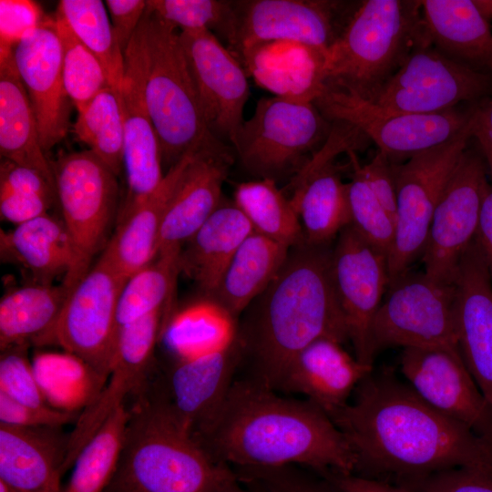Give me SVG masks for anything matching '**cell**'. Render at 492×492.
<instances>
[{"label": "cell", "instance_id": "cell-1", "mask_svg": "<svg viewBox=\"0 0 492 492\" xmlns=\"http://www.w3.org/2000/svg\"><path fill=\"white\" fill-rule=\"evenodd\" d=\"M330 417L354 455V475L402 487L454 468L492 472V441L433 407L390 371L373 370Z\"/></svg>", "mask_w": 492, "mask_h": 492}, {"label": "cell", "instance_id": "cell-2", "mask_svg": "<svg viewBox=\"0 0 492 492\" xmlns=\"http://www.w3.org/2000/svg\"><path fill=\"white\" fill-rule=\"evenodd\" d=\"M195 436L216 461L229 466H302L320 476L354 473L349 444L322 408L248 378L234 380Z\"/></svg>", "mask_w": 492, "mask_h": 492}, {"label": "cell", "instance_id": "cell-3", "mask_svg": "<svg viewBox=\"0 0 492 492\" xmlns=\"http://www.w3.org/2000/svg\"><path fill=\"white\" fill-rule=\"evenodd\" d=\"M332 250L306 241L292 247L278 274L246 308L238 327L246 378L278 391L307 345L320 338L349 341L332 279Z\"/></svg>", "mask_w": 492, "mask_h": 492}, {"label": "cell", "instance_id": "cell-4", "mask_svg": "<svg viewBox=\"0 0 492 492\" xmlns=\"http://www.w3.org/2000/svg\"><path fill=\"white\" fill-rule=\"evenodd\" d=\"M135 397L104 492H217L232 470L204 448L169 394H150L147 384Z\"/></svg>", "mask_w": 492, "mask_h": 492}, {"label": "cell", "instance_id": "cell-5", "mask_svg": "<svg viewBox=\"0 0 492 492\" xmlns=\"http://www.w3.org/2000/svg\"><path fill=\"white\" fill-rule=\"evenodd\" d=\"M144 50L146 100L162 163L169 169L189 154L230 148L208 128L178 28L148 5Z\"/></svg>", "mask_w": 492, "mask_h": 492}, {"label": "cell", "instance_id": "cell-6", "mask_svg": "<svg viewBox=\"0 0 492 492\" xmlns=\"http://www.w3.org/2000/svg\"><path fill=\"white\" fill-rule=\"evenodd\" d=\"M421 1L367 0L328 49L325 83L373 101L425 36Z\"/></svg>", "mask_w": 492, "mask_h": 492}, {"label": "cell", "instance_id": "cell-7", "mask_svg": "<svg viewBox=\"0 0 492 492\" xmlns=\"http://www.w3.org/2000/svg\"><path fill=\"white\" fill-rule=\"evenodd\" d=\"M51 164L61 219L75 253L74 266L62 282L69 292L110 239L119 211L118 176L89 149L61 154Z\"/></svg>", "mask_w": 492, "mask_h": 492}, {"label": "cell", "instance_id": "cell-8", "mask_svg": "<svg viewBox=\"0 0 492 492\" xmlns=\"http://www.w3.org/2000/svg\"><path fill=\"white\" fill-rule=\"evenodd\" d=\"M333 128L313 102L261 97L231 142L243 167L261 179L296 173L327 140Z\"/></svg>", "mask_w": 492, "mask_h": 492}, {"label": "cell", "instance_id": "cell-9", "mask_svg": "<svg viewBox=\"0 0 492 492\" xmlns=\"http://www.w3.org/2000/svg\"><path fill=\"white\" fill-rule=\"evenodd\" d=\"M471 138L469 118L445 143L419 152L405 163L392 162L396 219L388 254L389 280L410 270L421 258L436 205Z\"/></svg>", "mask_w": 492, "mask_h": 492}, {"label": "cell", "instance_id": "cell-10", "mask_svg": "<svg viewBox=\"0 0 492 492\" xmlns=\"http://www.w3.org/2000/svg\"><path fill=\"white\" fill-rule=\"evenodd\" d=\"M313 103L328 120L346 123L369 138L394 163L449 140L471 114V107L434 114L395 112L326 83Z\"/></svg>", "mask_w": 492, "mask_h": 492}, {"label": "cell", "instance_id": "cell-11", "mask_svg": "<svg viewBox=\"0 0 492 492\" xmlns=\"http://www.w3.org/2000/svg\"><path fill=\"white\" fill-rule=\"evenodd\" d=\"M454 283L408 270L389 280L372 327L375 356L392 347H457Z\"/></svg>", "mask_w": 492, "mask_h": 492}, {"label": "cell", "instance_id": "cell-12", "mask_svg": "<svg viewBox=\"0 0 492 492\" xmlns=\"http://www.w3.org/2000/svg\"><path fill=\"white\" fill-rule=\"evenodd\" d=\"M415 44L372 101L391 111L434 114L467 101L477 102L492 89V77L429 46Z\"/></svg>", "mask_w": 492, "mask_h": 492}, {"label": "cell", "instance_id": "cell-13", "mask_svg": "<svg viewBox=\"0 0 492 492\" xmlns=\"http://www.w3.org/2000/svg\"><path fill=\"white\" fill-rule=\"evenodd\" d=\"M126 280L100 259L69 291L52 329L37 344H56L108 378L118 336L117 307Z\"/></svg>", "mask_w": 492, "mask_h": 492}, {"label": "cell", "instance_id": "cell-14", "mask_svg": "<svg viewBox=\"0 0 492 492\" xmlns=\"http://www.w3.org/2000/svg\"><path fill=\"white\" fill-rule=\"evenodd\" d=\"M331 273L354 356L373 366L372 327L389 283L388 256L350 224L333 243Z\"/></svg>", "mask_w": 492, "mask_h": 492}, {"label": "cell", "instance_id": "cell-15", "mask_svg": "<svg viewBox=\"0 0 492 492\" xmlns=\"http://www.w3.org/2000/svg\"><path fill=\"white\" fill-rule=\"evenodd\" d=\"M341 3L321 0H231L228 22L220 35L238 57L261 43L294 41L328 49L342 33L335 26Z\"/></svg>", "mask_w": 492, "mask_h": 492}, {"label": "cell", "instance_id": "cell-16", "mask_svg": "<svg viewBox=\"0 0 492 492\" xmlns=\"http://www.w3.org/2000/svg\"><path fill=\"white\" fill-rule=\"evenodd\" d=\"M487 183L484 159L466 149L436 205L420 258L431 278L454 283L461 256L476 238Z\"/></svg>", "mask_w": 492, "mask_h": 492}, {"label": "cell", "instance_id": "cell-17", "mask_svg": "<svg viewBox=\"0 0 492 492\" xmlns=\"http://www.w3.org/2000/svg\"><path fill=\"white\" fill-rule=\"evenodd\" d=\"M118 97L124 125L123 169L128 190L116 224L139 206L165 175L159 140L145 94L144 16L124 53V76Z\"/></svg>", "mask_w": 492, "mask_h": 492}, {"label": "cell", "instance_id": "cell-18", "mask_svg": "<svg viewBox=\"0 0 492 492\" xmlns=\"http://www.w3.org/2000/svg\"><path fill=\"white\" fill-rule=\"evenodd\" d=\"M166 319V310L120 326L108 380L88 403L68 434L65 470L71 467L84 446L128 395H136L147 384L154 351Z\"/></svg>", "mask_w": 492, "mask_h": 492}, {"label": "cell", "instance_id": "cell-19", "mask_svg": "<svg viewBox=\"0 0 492 492\" xmlns=\"http://www.w3.org/2000/svg\"><path fill=\"white\" fill-rule=\"evenodd\" d=\"M179 38L208 128L231 144L244 121L249 76L211 31H179Z\"/></svg>", "mask_w": 492, "mask_h": 492}, {"label": "cell", "instance_id": "cell-20", "mask_svg": "<svg viewBox=\"0 0 492 492\" xmlns=\"http://www.w3.org/2000/svg\"><path fill=\"white\" fill-rule=\"evenodd\" d=\"M400 367L410 386L425 402L492 441V409L457 347L404 348Z\"/></svg>", "mask_w": 492, "mask_h": 492}, {"label": "cell", "instance_id": "cell-21", "mask_svg": "<svg viewBox=\"0 0 492 492\" xmlns=\"http://www.w3.org/2000/svg\"><path fill=\"white\" fill-rule=\"evenodd\" d=\"M14 52L36 118L42 148L47 152L67 136L72 104L65 87L62 46L55 17L46 15Z\"/></svg>", "mask_w": 492, "mask_h": 492}, {"label": "cell", "instance_id": "cell-22", "mask_svg": "<svg viewBox=\"0 0 492 492\" xmlns=\"http://www.w3.org/2000/svg\"><path fill=\"white\" fill-rule=\"evenodd\" d=\"M454 286L456 346L492 409V279L476 240L461 256Z\"/></svg>", "mask_w": 492, "mask_h": 492}, {"label": "cell", "instance_id": "cell-23", "mask_svg": "<svg viewBox=\"0 0 492 492\" xmlns=\"http://www.w3.org/2000/svg\"><path fill=\"white\" fill-rule=\"evenodd\" d=\"M232 161L231 148L192 156L169 201L158 257L179 263L184 245L220 205Z\"/></svg>", "mask_w": 492, "mask_h": 492}, {"label": "cell", "instance_id": "cell-24", "mask_svg": "<svg viewBox=\"0 0 492 492\" xmlns=\"http://www.w3.org/2000/svg\"><path fill=\"white\" fill-rule=\"evenodd\" d=\"M373 371L332 338H320L301 351L287 368L278 391L300 394L329 416L349 402Z\"/></svg>", "mask_w": 492, "mask_h": 492}, {"label": "cell", "instance_id": "cell-25", "mask_svg": "<svg viewBox=\"0 0 492 492\" xmlns=\"http://www.w3.org/2000/svg\"><path fill=\"white\" fill-rule=\"evenodd\" d=\"M69 435L0 424V481L13 492H62Z\"/></svg>", "mask_w": 492, "mask_h": 492}, {"label": "cell", "instance_id": "cell-26", "mask_svg": "<svg viewBox=\"0 0 492 492\" xmlns=\"http://www.w3.org/2000/svg\"><path fill=\"white\" fill-rule=\"evenodd\" d=\"M327 51L294 41L255 45L237 58L261 87L281 97L313 102L325 86Z\"/></svg>", "mask_w": 492, "mask_h": 492}, {"label": "cell", "instance_id": "cell-27", "mask_svg": "<svg viewBox=\"0 0 492 492\" xmlns=\"http://www.w3.org/2000/svg\"><path fill=\"white\" fill-rule=\"evenodd\" d=\"M239 337L230 347L177 360L169 380L170 401L183 421L198 432L213 415L234 382L241 364Z\"/></svg>", "mask_w": 492, "mask_h": 492}, {"label": "cell", "instance_id": "cell-28", "mask_svg": "<svg viewBox=\"0 0 492 492\" xmlns=\"http://www.w3.org/2000/svg\"><path fill=\"white\" fill-rule=\"evenodd\" d=\"M193 155L185 156L170 167L158 188L116 225L115 232L98 259L121 278L127 280L158 257L169 201Z\"/></svg>", "mask_w": 492, "mask_h": 492}, {"label": "cell", "instance_id": "cell-29", "mask_svg": "<svg viewBox=\"0 0 492 492\" xmlns=\"http://www.w3.org/2000/svg\"><path fill=\"white\" fill-rule=\"evenodd\" d=\"M333 161L311 158L292 180L290 200L310 244H332L351 224L348 183L342 180Z\"/></svg>", "mask_w": 492, "mask_h": 492}, {"label": "cell", "instance_id": "cell-30", "mask_svg": "<svg viewBox=\"0 0 492 492\" xmlns=\"http://www.w3.org/2000/svg\"><path fill=\"white\" fill-rule=\"evenodd\" d=\"M253 229L233 202L223 198L210 218L182 248L179 272L193 280L211 298L241 242Z\"/></svg>", "mask_w": 492, "mask_h": 492}, {"label": "cell", "instance_id": "cell-31", "mask_svg": "<svg viewBox=\"0 0 492 492\" xmlns=\"http://www.w3.org/2000/svg\"><path fill=\"white\" fill-rule=\"evenodd\" d=\"M14 51L0 49V153L4 159L40 171L55 185L52 164L42 148Z\"/></svg>", "mask_w": 492, "mask_h": 492}, {"label": "cell", "instance_id": "cell-32", "mask_svg": "<svg viewBox=\"0 0 492 492\" xmlns=\"http://www.w3.org/2000/svg\"><path fill=\"white\" fill-rule=\"evenodd\" d=\"M1 259L25 270L33 282L53 283L72 270L75 253L62 219L46 214L0 231Z\"/></svg>", "mask_w": 492, "mask_h": 492}, {"label": "cell", "instance_id": "cell-33", "mask_svg": "<svg viewBox=\"0 0 492 492\" xmlns=\"http://www.w3.org/2000/svg\"><path fill=\"white\" fill-rule=\"evenodd\" d=\"M421 10L425 36L438 51L471 67L487 66L492 32L473 0H424Z\"/></svg>", "mask_w": 492, "mask_h": 492}, {"label": "cell", "instance_id": "cell-34", "mask_svg": "<svg viewBox=\"0 0 492 492\" xmlns=\"http://www.w3.org/2000/svg\"><path fill=\"white\" fill-rule=\"evenodd\" d=\"M290 249L253 231L236 251L211 298L238 318L278 274Z\"/></svg>", "mask_w": 492, "mask_h": 492}, {"label": "cell", "instance_id": "cell-35", "mask_svg": "<svg viewBox=\"0 0 492 492\" xmlns=\"http://www.w3.org/2000/svg\"><path fill=\"white\" fill-rule=\"evenodd\" d=\"M68 290L61 283L31 282L6 292L0 301V349L38 342L55 325Z\"/></svg>", "mask_w": 492, "mask_h": 492}, {"label": "cell", "instance_id": "cell-36", "mask_svg": "<svg viewBox=\"0 0 492 492\" xmlns=\"http://www.w3.org/2000/svg\"><path fill=\"white\" fill-rule=\"evenodd\" d=\"M238 327L237 318L207 297L168 318L161 334L177 360H185L230 347L238 338Z\"/></svg>", "mask_w": 492, "mask_h": 492}, {"label": "cell", "instance_id": "cell-37", "mask_svg": "<svg viewBox=\"0 0 492 492\" xmlns=\"http://www.w3.org/2000/svg\"><path fill=\"white\" fill-rule=\"evenodd\" d=\"M234 203L254 231L289 248L305 241L299 216L275 180L260 179L239 183Z\"/></svg>", "mask_w": 492, "mask_h": 492}, {"label": "cell", "instance_id": "cell-38", "mask_svg": "<svg viewBox=\"0 0 492 492\" xmlns=\"http://www.w3.org/2000/svg\"><path fill=\"white\" fill-rule=\"evenodd\" d=\"M128 408L118 407L78 453L62 492H104L120 456Z\"/></svg>", "mask_w": 492, "mask_h": 492}, {"label": "cell", "instance_id": "cell-39", "mask_svg": "<svg viewBox=\"0 0 492 492\" xmlns=\"http://www.w3.org/2000/svg\"><path fill=\"white\" fill-rule=\"evenodd\" d=\"M56 13L102 64L109 86L118 92L124 76L122 52L100 0H62Z\"/></svg>", "mask_w": 492, "mask_h": 492}, {"label": "cell", "instance_id": "cell-40", "mask_svg": "<svg viewBox=\"0 0 492 492\" xmlns=\"http://www.w3.org/2000/svg\"><path fill=\"white\" fill-rule=\"evenodd\" d=\"M76 137L117 176L123 169L124 125L118 92L108 87L83 109L73 125Z\"/></svg>", "mask_w": 492, "mask_h": 492}, {"label": "cell", "instance_id": "cell-41", "mask_svg": "<svg viewBox=\"0 0 492 492\" xmlns=\"http://www.w3.org/2000/svg\"><path fill=\"white\" fill-rule=\"evenodd\" d=\"M179 263L157 257L129 276L118 296V328L160 310H169Z\"/></svg>", "mask_w": 492, "mask_h": 492}, {"label": "cell", "instance_id": "cell-42", "mask_svg": "<svg viewBox=\"0 0 492 492\" xmlns=\"http://www.w3.org/2000/svg\"><path fill=\"white\" fill-rule=\"evenodd\" d=\"M54 17L62 46L65 87L72 104L80 111L110 86L97 57L81 43L56 12Z\"/></svg>", "mask_w": 492, "mask_h": 492}, {"label": "cell", "instance_id": "cell-43", "mask_svg": "<svg viewBox=\"0 0 492 492\" xmlns=\"http://www.w3.org/2000/svg\"><path fill=\"white\" fill-rule=\"evenodd\" d=\"M348 198L351 225L388 256L395 239V221L354 166L352 179L348 183Z\"/></svg>", "mask_w": 492, "mask_h": 492}, {"label": "cell", "instance_id": "cell-44", "mask_svg": "<svg viewBox=\"0 0 492 492\" xmlns=\"http://www.w3.org/2000/svg\"><path fill=\"white\" fill-rule=\"evenodd\" d=\"M147 5L180 31L206 29L219 36L231 13V0H149Z\"/></svg>", "mask_w": 492, "mask_h": 492}, {"label": "cell", "instance_id": "cell-45", "mask_svg": "<svg viewBox=\"0 0 492 492\" xmlns=\"http://www.w3.org/2000/svg\"><path fill=\"white\" fill-rule=\"evenodd\" d=\"M26 348L27 345H19L1 351L0 393L25 405H47Z\"/></svg>", "mask_w": 492, "mask_h": 492}, {"label": "cell", "instance_id": "cell-46", "mask_svg": "<svg viewBox=\"0 0 492 492\" xmlns=\"http://www.w3.org/2000/svg\"><path fill=\"white\" fill-rule=\"evenodd\" d=\"M241 482L256 492H338L326 479L296 466L237 468Z\"/></svg>", "mask_w": 492, "mask_h": 492}, {"label": "cell", "instance_id": "cell-47", "mask_svg": "<svg viewBox=\"0 0 492 492\" xmlns=\"http://www.w3.org/2000/svg\"><path fill=\"white\" fill-rule=\"evenodd\" d=\"M41 5L30 0L0 1V49H15L46 18Z\"/></svg>", "mask_w": 492, "mask_h": 492}, {"label": "cell", "instance_id": "cell-48", "mask_svg": "<svg viewBox=\"0 0 492 492\" xmlns=\"http://www.w3.org/2000/svg\"><path fill=\"white\" fill-rule=\"evenodd\" d=\"M401 487L409 492H492V472L454 468L430 475Z\"/></svg>", "mask_w": 492, "mask_h": 492}, {"label": "cell", "instance_id": "cell-49", "mask_svg": "<svg viewBox=\"0 0 492 492\" xmlns=\"http://www.w3.org/2000/svg\"><path fill=\"white\" fill-rule=\"evenodd\" d=\"M78 415L50 405L33 406L0 393V424L19 427H62Z\"/></svg>", "mask_w": 492, "mask_h": 492}, {"label": "cell", "instance_id": "cell-50", "mask_svg": "<svg viewBox=\"0 0 492 492\" xmlns=\"http://www.w3.org/2000/svg\"><path fill=\"white\" fill-rule=\"evenodd\" d=\"M348 155L352 166L359 171L382 206L395 221L396 191L392 161L379 150L373 159L364 166L356 159L354 150L349 151Z\"/></svg>", "mask_w": 492, "mask_h": 492}, {"label": "cell", "instance_id": "cell-51", "mask_svg": "<svg viewBox=\"0 0 492 492\" xmlns=\"http://www.w3.org/2000/svg\"><path fill=\"white\" fill-rule=\"evenodd\" d=\"M0 193L36 195L54 201L55 185L40 171L4 159L0 166Z\"/></svg>", "mask_w": 492, "mask_h": 492}, {"label": "cell", "instance_id": "cell-52", "mask_svg": "<svg viewBox=\"0 0 492 492\" xmlns=\"http://www.w3.org/2000/svg\"><path fill=\"white\" fill-rule=\"evenodd\" d=\"M116 39L125 53L147 9L144 0H107Z\"/></svg>", "mask_w": 492, "mask_h": 492}, {"label": "cell", "instance_id": "cell-53", "mask_svg": "<svg viewBox=\"0 0 492 492\" xmlns=\"http://www.w3.org/2000/svg\"><path fill=\"white\" fill-rule=\"evenodd\" d=\"M52 203L36 195L0 193L1 219L17 226L47 214Z\"/></svg>", "mask_w": 492, "mask_h": 492}, {"label": "cell", "instance_id": "cell-54", "mask_svg": "<svg viewBox=\"0 0 492 492\" xmlns=\"http://www.w3.org/2000/svg\"><path fill=\"white\" fill-rule=\"evenodd\" d=\"M470 125L472 138L478 142L492 177V95L483 97L471 107Z\"/></svg>", "mask_w": 492, "mask_h": 492}, {"label": "cell", "instance_id": "cell-55", "mask_svg": "<svg viewBox=\"0 0 492 492\" xmlns=\"http://www.w3.org/2000/svg\"><path fill=\"white\" fill-rule=\"evenodd\" d=\"M321 477L326 479L338 492H409L401 487L354 474L332 472Z\"/></svg>", "mask_w": 492, "mask_h": 492}, {"label": "cell", "instance_id": "cell-56", "mask_svg": "<svg viewBox=\"0 0 492 492\" xmlns=\"http://www.w3.org/2000/svg\"><path fill=\"white\" fill-rule=\"evenodd\" d=\"M478 243L492 279V185L487 183L483 198L478 229Z\"/></svg>", "mask_w": 492, "mask_h": 492}, {"label": "cell", "instance_id": "cell-57", "mask_svg": "<svg viewBox=\"0 0 492 492\" xmlns=\"http://www.w3.org/2000/svg\"><path fill=\"white\" fill-rule=\"evenodd\" d=\"M217 492H256L254 490L246 489L241 482L238 479L235 472L227 477L220 484Z\"/></svg>", "mask_w": 492, "mask_h": 492}, {"label": "cell", "instance_id": "cell-58", "mask_svg": "<svg viewBox=\"0 0 492 492\" xmlns=\"http://www.w3.org/2000/svg\"><path fill=\"white\" fill-rule=\"evenodd\" d=\"M481 16L487 22L492 19V0H473Z\"/></svg>", "mask_w": 492, "mask_h": 492}, {"label": "cell", "instance_id": "cell-59", "mask_svg": "<svg viewBox=\"0 0 492 492\" xmlns=\"http://www.w3.org/2000/svg\"><path fill=\"white\" fill-rule=\"evenodd\" d=\"M0 492H13L5 484L0 481Z\"/></svg>", "mask_w": 492, "mask_h": 492}, {"label": "cell", "instance_id": "cell-60", "mask_svg": "<svg viewBox=\"0 0 492 492\" xmlns=\"http://www.w3.org/2000/svg\"><path fill=\"white\" fill-rule=\"evenodd\" d=\"M487 67L488 68L492 69V48H491V52H490V56H489Z\"/></svg>", "mask_w": 492, "mask_h": 492}]
</instances>
